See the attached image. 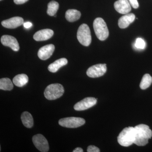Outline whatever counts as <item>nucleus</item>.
<instances>
[{"mask_svg": "<svg viewBox=\"0 0 152 152\" xmlns=\"http://www.w3.org/2000/svg\"><path fill=\"white\" fill-rule=\"evenodd\" d=\"M135 136L134 144L139 146H144L148 142L149 139L151 138L152 132L149 127L145 124H140L134 127Z\"/></svg>", "mask_w": 152, "mask_h": 152, "instance_id": "nucleus-1", "label": "nucleus"}, {"mask_svg": "<svg viewBox=\"0 0 152 152\" xmlns=\"http://www.w3.org/2000/svg\"><path fill=\"white\" fill-rule=\"evenodd\" d=\"M135 136L134 127L125 128L120 133L118 137V141L121 145L129 147L134 144Z\"/></svg>", "mask_w": 152, "mask_h": 152, "instance_id": "nucleus-2", "label": "nucleus"}, {"mask_svg": "<svg viewBox=\"0 0 152 152\" xmlns=\"http://www.w3.org/2000/svg\"><path fill=\"white\" fill-rule=\"evenodd\" d=\"M94 30L96 35L101 41L105 40L109 35L108 29L105 22L101 18L95 19L93 23Z\"/></svg>", "mask_w": 152, "mask_h": 152, "instance_id": "nucleus-3", "label": "nucleus"}, {"mask_svg": "<svg viewBox=\"0 0 152 152\" xmlns=\"http://www.w3.org/2000/svg\"><path fill=\"white\" fill-rule=\"evenodd\" d=\"M64 92L62 85L59 83L52 84L47 86L44 92L45 97L52 100L61 97Z\"/></svg>", "mask_w": 152, "mask_h": 152, "instance_id": "nucleus-4", "label": "nucleus"}, {"mask_svg": "<svg viewBox=\"0 0 152 152\" xmlns=\"http://www.w3.org/2000/svg\"><path fill=\"white\" fill-rule=\"evenodd\" d=\"M77 38L79 42L84 46H88L91 42V36L89 27L86 24L79 27L77 32Z\"/></svg>", "mask_w": 152, "mask_h": 152, "instance_id": "nucleus-5", "label": "nucleus"}, {"mask_svg": "<svg viewBox=\"0 0 152 152\" xmlns=\"http://www.w3.org/2000/svg\"><path fill=\"white\" fill-rule=\"evenodd\" d=\"M59 124L64 127L76 128L83 126L86 121L83 118L78 117H68L62 118L59 121Z\"/></svg>", "mask_w": 152, "mask_h": 152, "instance_id": "nucleus-6", "label": "nucleus"}, {"mask_svg": "<svg viewBox=\"0 0 152 152\" xmlns=\"http://www.w3.org/2000/svg\"><path fill=\"white\" fill-rule=\"evenodd\" d=\"M106 64H98L90 67L86 72L90 77L96 78L102 76L107 72Z\"/></svg>", "mask_w": 152, "mask_h": 152, "instance_id": "nucleus-7", "label": "nucleus"}, {"mask_svg": "<svg viewBox=\"0 0 152 152\" xmlns=\"http://www.w3.org/2000/svg\"><path fill=\"white\" fill-rule=\"evenodd\" d=\"M32 141L35 146L42 152H47L49 150L48 142L43 135L37 134L33 137Z\"/></svg>", "mask_w": 152, "mask_h": 152, "instance_id": "nucleus-8", "label": "nucleus"}, {"mask_svg": "<svg viewBox=\"0 0 152 152\" xmlns=\"http://www.w3.org/2000/svg\"><path fill=\"white\" fill-rule=\"evenodd\" d=\"M97 99L94 97H87L76 103L74 108L75 110L83 111L92 107L96 105Z\"/></svg>", "mask_w": 152, "mask_h": 152, "instance_id": "nucleus-9", "label": "nucleus"}, {"mask_svg": "<svg viewBox=\"0 0 152 152\" xmlns=\"http://www.w3.org/2000/svg\"><path fill=\"white\" fill-rule=\"evenodd\" d=\"M1 40L3 45L10 47L15 51H18L20 50V46L17 39L12 36L7 35L3 36Z\"/></svg>", "mask_w": 152, "mask_h": 152, "instance_id": "nucleus-10", "label": "nucleus"}, {"mask_svg": "<svg viewBox=\"0 0 152 152\" xmlns=\"http://www.w3.org/2000/svg\"><path fill=\"white\" fill-rule=\"evenodd\" d=\"M115 10L120 14H128L130 12L132 8L128 0H118L114 3Z\"/></svg>", "mask_w": 152, "mask_h": 152, "instance_id": "nucleus-11", "label": "nucleus"}, {"mask_svg": "<svg viewBox=\"0 0 152 152\" xmlns=\"http://www.w3.org/2000/svg\"><path fill=\"white\" fill-rule=\"evenodd\" d=\"M24 20L20 17H15L5 20L1 22L3 26L7 28L13 29L23 24Z\"/></svg>", "mask_w": 152, "mask_h": 152, "instance_id": "nucleus-12", "label": "nucleus"}, {"mask_svg": "<svg viewBox=\"0 0 152 152\" xmlns=\"http://www.w3.org/2000/svg\"><path fill=\"white\" fill-rule=\"evenodd\" d=\"M55 46L53 44L46 45L39 50L38 56L40 59L46 60L49 58L54 51Z\"/></svg>", "mask_w": 152, "mask_h": 152, "instance_id": "nucleus-13", "label": "nucleus"}, {"mask_svg": "<svg viewBox=\"0 0 152 152\" xmlns=\"http://www.w3.org/2000/svg\"><path fill=\"white\" fill-rule=\"evenodd\" d=\"M54 32L50 29H45L38 31L34 35V39L37 41L47 40L53 35Z\"/></svg>", "mask_w": 152, "mask_h": 152, "instance_id": "nucleus-14", "label": "nucleus"}, {"mask_svg": "<svg viewBox=\"0 0 152 152\" xmlns=\"http://www.w3.org/2000/svg\"><path fill=\"white\" fill-rule=\"evenodd\" d=\"M135 19V16L134 14H127L121 17L118 20L119 27L121 28H126Z\"/></svg>", "mask_w": 152, "mask_h": 152, "instance_id": "nucleus-15", "label": "nucleus"}, {"mask_svg": "<svg viewBox=\"0 0 152 152\" xmlns=\"http://www.w3.org/2000/svg\"><path fill=\"white\" fill-rule=\"evenodd\" d=\"M68 61L65 58H61L50 64L48 66V69L51 72H56L60 68L63 66L66 65Z\"/></svg>", "mask_w": 152, "mask_h": 152, "instance_id": "nucleus-16", "label": "nucleus"}, {"mask_svg": "<svg viewBox=\"0 0 152 152\" xmlns=\"http://www.w3.org/2000/svg\"><path fill=\"white\" fill-rule=\"evenodd\" d=\"M28 82V77L26 74L17 75L13 79V83L16 86L22 87L25 86Z\"/></svg>", "mask_w": 152, "mask_h": 152, "instance_id": "nucleus-17", "label": "nucleus"}, {"mask_svg": "<svg viewBox=\"0 0 152 152\" xmlns=\"http://www.w3.org/2000/svg\"><path fill=\"white\" fill-rule=\"evenodd\" d=\"M80 11L76 10H69L66 12L65 17L67 20L69 22H74L77 20L81 17Z\"/></svg>", "mask_w": 152, "mask_h": 152, "instance_id": "nucleus-18", "label": "nucleus"}, {"mask_svg": "<svg viewBox=\"0 0 152 152\" xmlns=\"http://www.w3.org/2000/svg\"><path fill=\"white\" fill-rule=\"evenodd\" d=\"M21 119L23 124L28 128H31L34 125L32 116L28 112H24L22 114Z\"/></svg>", "mask_w": 152, "mask_h": 152, "instance_id": "nucleus-19", "label": "nucleus"}, {"mask_svg": "<svg viewBox=\"0 0 152 152\" xmlns=\"http://www.w3.org/2000/svg\"><path fill=\"white\" fill-rule=\"evenodd\" d=\"M13 84L10 79L4 78L0 80V89L4 91H11L13 88Z\"/></svg>", "mask_w": 152, "mask_h": 152, "instance_id": "nucleus-20", "label": "nucleus"}, {"mask_svg": "<svg viewBox=\"0 0 152 152\" xmlns=\"http://www.w3.org/2000/svg\"><path fill=\"white\" fill-rule=\"evenodd\" d=\"M59 5L58 3L54 1L50 2L48 4L47 14L50 16H55L59 9Z\"/></svg>", "mask_w": 152, "mask_h": 152, "instance_id": "nucleus-21", "label": "nucleus"}, {"mask_svg": "<svg viewBox=\"0 0 152 152\" xmlns=\"http://www.w3.org/2000/svg\"><path fill=\"white\" fill-rule=\"evenodd\" d=\"M152 77L149 74H145L143 77L140 84V88L142 90L148 88L151 85Z\"/></svg>", "mask_w": 152, "mask_h": 152, "instance_id": "nucleus-22", "label": "nucleus"}, {"mask_svg": "<svg viewBox=\"0 0 152 152\" xmlns=\"http://www.w3.org/2000/svg\"><path fill=\"white\" fill-rule=\"evenodd\" d=\"M135 46L137 48L142 50L145 48L146 47V43L145 41L142 38H139L136 39Z\"/></svg>", "mask_w": 152, "mask_h": 152, "instance_id": "nucleus-23", "label": "nucleus"}, {"mask_svg": "<svg viewBox=\"0 0 152 152\" xmlns=\"http://www.w3.org/2000/svg\"><path fill=\"white\" fill-rule=\"evenodd\" d=\"M100 151L99 149L94 145L89 146L87 149L88 152H99Z\"/></svg>", "mask_w": 152, "mask_h": 152, "instance_id": "nucleus-24", "label": "nucleus"}, {"mask_svg": "<svg viewBox=\"0 0 152 152\" xmlns=\"http://www.w3.org/2000/svg\"><path fill=\"white\" fill-rule=\"evenodd\" d=\"M131 6L134 8L137 9L139 7V3L137 0H128Z\"/></svg>", "mask_w": 152, "mask_h": 152, "instance_id": "nucleus-25", "label": "nucleus"}, {"mask_svg": "<svg viewBox=\"0 0 152 152\" xmlns=\"http://www.w3.org/2000/svg\"><path fill=\"white\" fill-rule=\"evenodd\" d=\"M28 0H14V2L16 4H22L27 2Z\"/></svg>", "mask_w": 152, "mask_h": 152, "instance_id": "nucleus-26", "label": "nucleus"}, {"mask_svg": "<svg viewBox=\"0 0 152 152\" xmlns=\"http://www.w3.org/2000/svg\"><path fill=\"white\" fill-rule=\"evenodd\" d=\"M23 25L24 27L26 28H29L32 26V23L30 22H26V23H24Z\"/></svg>", "mask_w": 152, "mask_h": 152, "instance_id": "nucleus-27", "label": "nucleus"}, {"mask_svg": "<svg viewBox=\"0 0 152 152\" xmlns=\"http://www.w3.org/2000/svg\"><path fill=\"white\" fill-rule=\"evenodd\" d=\"M73 152H83V150L81 148H77L73 151Z\"/></svg>", "mask_w": 152, "mask_h": 152, "instance_id": "nucleus-28", "label": "nucleus"}, {"mask_svg": "<svg viewBox=\"0 0 152 152\" xmlns=\"http://www.w3.org/2000/svg\"><path fill=\"white\" fill-rule=\"evenodd\" d=\"M0 1H2V0H0Z\"/></svg>", "mask_w": 152, "mask_h": 152, "instance_id": "nucleus-29", "label": "nucleus"}]
</instances>
